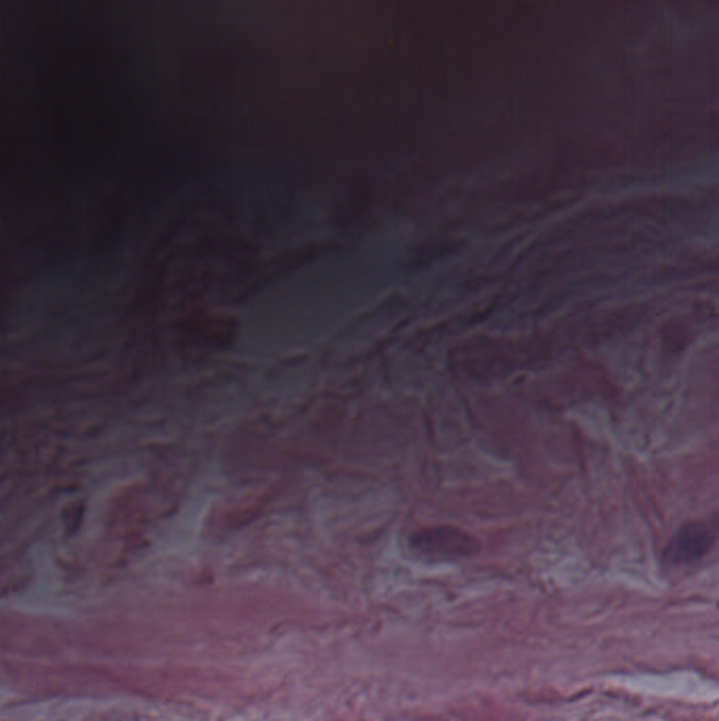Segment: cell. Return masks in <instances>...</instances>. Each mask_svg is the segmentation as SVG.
Wrapping results in <instances>:
<instances>
[{
  "mask_svg": "<svg viewBox=\"0 0 719 721\" xmlns=\"http://www.w3.org/2000/svg\"><path fill=\"white\" fill-rule=\"evenodd\" d=\"M412 542L414 549L431 557H458L469 553L466 544L471 542V538L454 528H439L431 532H420L418 536H414Z\"/></svg>",
  "mask_w": 719,
  "mask_h": 721,
  "instance_id": "cell-1",
  "label": "cell"
},
{
  "mask_svg": "<svg viewBox=\"0 0 719 721\" xmlns=\"http://www.w3.org/2000/svg\"><path fill=\"white\" fill-rule=\"evenodd\" d=\"M711 547V536L705 525L694 523L679 532L673 540L671 547L667 549V561L671 565H684L701 559Z\"/></svg>",
  "mask_w": 719,
  "mask_h": 721,
  "instance_id": "cell-2",
  "label": "cell"
}]
</instances>
